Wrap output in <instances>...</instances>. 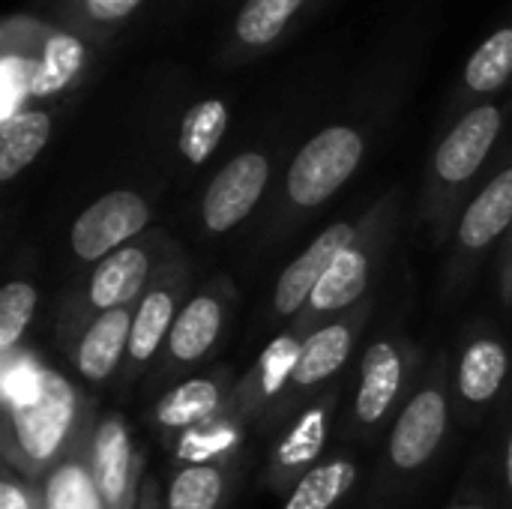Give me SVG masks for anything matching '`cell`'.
<instances>
[{"label":"cell","instance_id":"obj_29","mask_svg":"<svg viewBox=\"0 0 512 509\" xmlns=\"http://www.w3.org/2000/svg\"><path fill=\"white\" fill-rule=\"evenodd\" d=\"M36 315V288L27 279H12L0 291V357L21 348V339Z\"/></svg>","mask_w":512,"mask_h":509},{"label":"cell","instance_id":"obj_10","mask_svg":"<svg viewBox=\"0 0 512 509\" xmlns=\"http://www.w3.org/2000/svg\"><path fill=\"white\" fill-rule=\"evenodd\" d=\"M512 228V162L504 165L462 210L447 264V291L459 294L471 279L477 261Z\"/></svg>","mask_w":512,"mask_h":509},{"label":"cell","instance_id":"obj_21","mask_svg":"<svg viewBox=\"0 0 512 509\" xmlns=\"http://www.w3.org/2000/svg\"><path fill=\"white\" fill-rule=\"evenodd\" d=\"M510 345L495 333H477L459 354L453 390L468 411H486L510 378Z\"/></svg>","mask_w":512,"mask_h":509},{"label":"cell","instance_id":"obj_36","mask_svg":"<svg viewBox=\"0 0 512 509\" xmlns=\"http://www.w3.org/2000/svg\"><path fill=\"white\" fill-rule=\"evenodd\" d=\"M504 480H507V492L512 498V423L507 432V444H504Z\"/></svg>","mask_w":512,"mask_h":509},{"label":"cell","instance_id":"obj_2","mask_svg":"<svg viewBox=\"0 0 512 509\" xmlns=\"http://www.w3.org/2000/svg\"><path fill=\"white\" fill-rule=\"evenodd\" d=\"M171 249L174 240H168L162 231H144L132 243L102 258L90 270L84 285L72 291L60 309L57 333L66 342V348L93 318L123 306H135L150 288L153 276L159 273Z\"/></svg>","mask_w":512,"mask_h":509},{"label":"cell","instance_id":"obj_32","mask_svg":"<svg viewBox=\"0 0 512 509\" xmlns=\"http://www.w3.org/2000/svg\"><path fill=\"white\" fill-rule=\"evenodd\" d=\"M87 12L99 21H117L123 15H129L141 0H84Z\"/></svg>","mask_w":512,"mask_h":509},{"label":"cell","instance_id":"obj_12","mask_svg":"<svg viewBox=\"0 0 512 509\" xmlns=\"http://www.w3.org/2000/svg\"><path fill=\"white\" fill-rule=\"evenodd\" d=\"M150 225V201L132 189H114L96 198L69 231L72 255L81 264H99L120 246L141 237Z\"/></svg>","mask_w":512,"mask_h":509},{"label":"cell","instance_id":"obj_15","mask_svg":"<svg viewBox=\"0 0 512 509\" xmlns=\"http://www.w3.org/2000/svg\"><path fill=\"white\" fill-rule=\"evenodd\" d=\"M90 462L105 509H135L144 483V456L135 450L120 414H105L93 426Z\"/></svg>","mask_w":512,"mask_h":509},{"label":"cell","instance_id":"obj_11","mask_svg":"<svg viewBox=\"0 0 512 509\" xmlns=\"http://www.w3.org/2000/svg\"><path fill=\"white\" fill-rule=\"evenodd\" d=\"M414 348L399 339H378L366 348L360 360V384L351 405V426L360 432L381 429L393 411H402L399 402L408 390L414 369Z\"/></svg>","mask_w":512,"mask_h":509},{"label":"cell","instance_id":"obj_13","mask_svg":"<svg viewBox=\"0 0 512 509\" xmlns=\"http://www.w3.org/2000/svg\"><path fill=\"white\" fill-rule=\"evenodd\" d=\"M336 408H339V387H330L312 402H306L300 414L288 423L264 471V483L273 492H291L315 465H321L324 447L333 432Z\"/></svg>","mask_w":512,"mask_h":509},{"label":"cell","instance_id":"obj_27","mask_svg":"<svg viewBox=\"0 0 512 509\" xmlns=\"http://www.w3.org/2000/svg\"><path fill=\"white\" fill-rule=\"evenodd\" d=\"M84 60L81 42L69 33H54L42 51V60L36 63L30 75V93L33 96H54L60 93L78 72Z\"/></svg>","mask_w":512,"mask_h":509},{"label":"cell","instance_id":"obj_19","mask_svg":"<svg viewBox=\"0 0 512 509\" xmlns=\"http://www.w3.org/2000/svg\"><path fill=\"white\" fill-rule=\"evenodd\" d=\"M93 426H96V414L90 408L84 426L78 429L66 453L36 480L42 509H105L90 462Z\"/></svg>","mask_w":512,"mask_h":509},{"label":"cell","instance_id":"obj_8","mask_svg":"<svg viewBox=\"0 0 512 509\" xmlns=\"http://www.w3.org/2000/svg\"><path fill=\"white\" fill-rule=\"evenodd\" d=\"M189 285H192V270L183 255V249L174 243L168 252L165 264L153 276L150 288L135 306L132 318V339H129V354L123 366V381H135L165 348L168 333L189 300Z\"/></svg>","mask_w":512,"mask_h":509},{"label":"cell","instance_id":"obj_34","mask_svg":"<svg viewBox=\"0 0 512 509\" xmlns=\"http://www.w3.org/2000/svg\"><path fill=\"white\" fill-rule=\"evenodd\" d=\"M135 509H165V495L159 492V483L153 477H147L141 483V495H138V507Z\"/></svg>","mask_w":512,"mask_h":509},{"label":"cell","instance_id":"obj_35","mask_svg":"<svg viewBox=\"0 0 512 509\" xmlns=\"http://www.w3.org/2000/svg\"><path fill=\"white\" fill-rule=\"evenodd\" d=\"M450 509H492V507H489V498H486L483 492H477V489H465V492L450 504Z\"/></svg>","mask_w":512,"mask_h":509},{"label":"cell","instance_id":"obj_17","mask_svg":"<svg viewBox=\"0 0 512 509\" xmlns=\"http://www.w3.org/2000/svg\"><path fill=\"white\" fill-rule=\"evenodd\" d=\"M360 222H336L330 228H324L279 276L276 291H273V318L276 321H294L312 291L318 288V282L327 276V270L336 264V258L342 255V249L357 237Z\"/></svg>","mask_w":512,"mask_h":509},{"label":"cell","instance_id":"obj_33","mask_svg":"<svg viewBox=\"0 0 512 509\" xmlns=\"http://www.w3.org/2000/svg\"><path fill=\"white\" fill-rule=\"evenodd\" d=\"M498 291H501V303L512 309V228L504 237V249H501V261H498Z\"/></svg>","mask_w":512,"mask_h":509},{"label":"cell","instance_id":"obj_28","mask_svg":"<svg viewBox=\"0 0 512 509\" xmlns=\"http://www.w3.org/2000/svg\"><path fill=\"white\" fill-rule=\"evenodd\" d=\"M512 75V27L489 36L468 60L465 81L474 93H492L504 87Z\"/></svg>","mask_w":512,"mask_h":509},{"label":"cell","instance_id":"obj_25","mask_svg":"<svg viewBox=\"0 0 512 509\" xmlns=\"http://www.w3.org/2000/svg\"><path fill=\"white\" fill-rule=\"evenodd\" d=\"M51 117L45 111H18L0 126V180H15L48 144Z\"/></svg>","mask_w":512,"mask_h":509},{"label":"cell","instance_id":"obj_20","mask_svg":"<svg viewBox=\"0 0 512 509\" xmlns=\"http://www.w3.org/2000/svg\"><path fill=\"white\" fill-rule=\"evenodd\" d=\"M138 306V303H135ZM135 306H123L114 312H105L99 318H93L69 345V360L75 366V372L99 387L108 384L123 366H126V354H129V339H132V318H135Z\"/></svg>","mask_w":512,"mask_h":509},{"label":"cell","instance_id":"obj_4","mask_svg":"<svg viewBox=\"0 0 512 509\" xmlns=\"http://www.w3.org/2000/svg\"><path fill=\"white\" fill-rule=\"evenodd\" d=\"M396 225V198H381L363 219L357 237L342 249L336 264L312 291L306 309L291 321L300 333L312 336L318 327L342 318L345 312L357 309L372 285L375 267L387 255Z\"/></svg>","mask_w":512,"mask_h":509},{"label":"cell","instance_id":"obj_16","mask_svg":"<svg viewBox=\"0 0 512 509\" xmlns=\"http://www.w3.org/2000/svg\"><path fill=\"white\" fill-rule=\"evenodd\" d=\"M270 180V159L258 150L234 156L207 186L201 222L210 234H228L258 207Z\"/></svg>","mask_w":512,"mask_h":509},{"label":"cell","instance_id":"obj_9","mask_svg":"<svg viewBox=\"0 0 512 509\" xmlns=\"http://www.w3.org/2000/svg\"><path fill=\"white\" fill-rule=\"evenodd\" d=\"M234 297L237 294L228 276H216L201 291L189 294L159 354V372L165 378L189 372L213 354L225 333Z\"/></svg>","mask_w":512,"mask_h":509},{"label":"cell","instance_id":"obj_7","mask_svg":"<svg viewBox=\"0 0 512 509\" xmlns=\"http://www.w3.org/2000/svg\"><path fill=\"white\" fill-rule=\"evenodd\" d=\"M366 141L354 126H327L294 156L285 195L294 210H315L330 201L360 168Z\"/></svg>","mask_w":512,"mask_h":509},{"label":"cell","instance_id":"obj_3","mask_svg":"<svg viewBox=\"0 0 512 509\" xmlns=\"http://www.w3.org/2000/svg\"><path fill=\"white\" fill-rule=\"evenodd\" d=\"M504 126V114L498 105H480L468 111L438 144L429 168V183L423 195L420 216L432 228L435 243L450 237V222L459 210H465V189L486 165L498 135ZM462 216V213H459Z\"/></svg>","mask_w":512,"mask_h":509},{"label":"cell","instance_id":"obj_1","mask_svg":"<svg viewBox=\"0 0 512 509\" xmlns=\"http://www.w3.org/2000/svg\"><path fill=\"white\" fill-rule=\"evenodd\" d=\"M90 414V402L72 387L69 378L48 369L33 399L3 408V456L6 462L36 483L72 444Z\"/></svg>","mask_w":512,"mask_h":509},{"label":"cell","instance_id":"obj_5","mask_svg":"<svg viewBox=\"0 0 512 509\" xmlns=\"http://www.w3.org/2000/svg\"><path fill=\"white\" fill-rule=\"evenodd\" d=\"M450 432V384L444 357L426 372L420 387L405 399L387 441V462L396 474L411 477L435 462Z\"/></svg>","mask_w":512,"mask_h":509},{"label":"cell","instance_id":"obj_18","mask_svg":"<svg viewBox=\"0 0 512 509\" xmlns=\"http://www.w3.org/2000/svg\"><path fill=\"white\" fill-rule=\"evenodd\" d=\"M231 390H234V384H231L228 369L186 378L156 399V405L150 411V423L165 441H177L180 435H186L195 426L222 414Z\"/></svg>","mask_w":512,"mask_h":509},{"label":"cell","instance_id":"obj_31","mask_svg":"<svg viewBox=\"0 0 512 509\" xmlns=\"http://www.w3.org/2000/svg\"><path fill=\"white\" fill-rule=\"evenodd\" d=\"M0 509H42L36 483L21 477L9 462H6L3 480H0Z\"/></svg>","mask_w":512,"mask_h":509},{"label":"cell","instance_id":"obj_6","mask_svg":"<svg viewBox=\"0 0 512 509\" xmlns=\"http://www.w3.org/2000/svg\"><path fill=\"white\" fill-rule=\"evenodd\" d=\"M369 315H372V300L366 297L357 309L345 312L342 318H336V321L318 327L312 336H306L300 360L294 366V375H291L285 393L279 396V402L270 408L267 417H285L297 405L312 402L315 396L330 390V384L348 366V360L357 348L360 330L366 327Z\"/></svg>","mask_w":512,"mask_h":509},{"label":"cell","instance_id":"obj_23","mask_svg":"<svg viewBox=\"0 0 512 509\" xmlns=\"http://www.w3.org/2000/svg\"><path fill=\"white\" fill-rule=\"evenodd\" d=\"M234 465H177L165 492V509H222L231 492Z\"/></svg>","mask_w":512,"mask_h":509},{"label":"cell","instance_id":"obj_22","mask_svg":"<svg viewBox=\"0 0 512 509\" xmlns=\"http://www.w3.org/2000/svg\"><path fill=\"white\" fill-rule=\"evenodd\" d=\"M243 438H246V426L240 420H234L228 411H222L213 420H207V423L195 426L192 432L180 435L177 441H171L174 462L177 465H204V462L234 465V459L243 450Z\"/></svg>","mask_w":512,"mask_h":509},{"label":"cell","instance_id":"obj_30","mask_svg":"<svg viewBox=\"0 0 512 509\" xmlns=\"http://www.w3.org/2000/svg\"><path fill=\"white\" fill-rule=\"evenodd\" d=\"M303 0H246L237 18V36L249 45L273 42L297 15Z\"/></svg>","mask_w":512,"mask_h":509},{"label":"cell","instance_id":"obj_24","mask_svg":"<svg viewBox=\"0 0 512 509\" xmlns=\"http://www.w3.org/2000/svg\"><path fill=\"white\" fill-rule=\"evenodd\" d=\"M360 468L351 456H333L315 465L291 492L282 509H336L357 486Z\"/></svg>","mask_w":512,"mask_h":509},{"label":"cell","instance_id":"obj_14","mask_svg":"<svg viewBox=\"0 0 512 509\" xmlns=\"http://www.w3.org/2000/svg\"><path fill=\"white\" fill-rule=\"evenodd\" d=\"M303 342H306V333H300L294 324H288L261 354L258 360L252 363V369L234 384L231 396H228V405L225 411L240 420L243 426L261 420L270 414V408L279 402V396L285 393L291 375H294V366L300 360V351H303Z\"/></svg>","mask_w":512,"mask_h":509},{"label":"cell","instance_id":"obj_26","mask_svg":"<svg viewBox=\"0 0 512 509\" xmlns=\"http://www.w3.org/2000/svg\"><path fill=\"white\" fill-rule=\"evenodd\" d=\"M228 129V108L219 99H204L192 105L180 126V153L192 165H204Z\"/></svg>","mask_w":512,"mask_h":509}]
</instances>
